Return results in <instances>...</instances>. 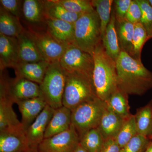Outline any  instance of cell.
<instances>
[{
  "instance_id": "9c48e42d",
  "label": "cell",
  "mask_w": 152,
  "mask_h": 152,
  "mask_svg": "<svg viewBox=\"0 0 152 152\" xmlns=\"http://www.w3.org/2000/svg\"><path fill=\"white\" fill-rule=\"evenodd\" d=\"M80 138L72 125L67 130L44 139L38 146V152H74Z\"/></svg>"
},
{
  "instance_id": "836d02e7",
  "label": "cell",
  "mask_w": 152,
  "mask_h": 152,
  "mask_svg": "<svg viewBox=\"0 0 152 152\" xmlns=\"http://www.w3.org/2000/svg\"><path fill=\"white\" fill-rule=\"evenodd\" d=\"M150 141L148 138L137 134L121 149L120 152H144Z\"/></svg>"
},
{
  "instance_id": "4fadbf2b",
  "label": "cell",
  "mask_w": 152,
  "mask_h": 152,
  "mask_svg": "<svg viewBox=\"0 0 152 152\" xmlns=\"http://www.w3.org/2000/svg\"><path fill=\"white\" fill-rule=\"evenodd\" d=\"M46 31L60 43L65 46L74 45L75 23L61 20L47 19Z\"/></svg>"
},
{
  "instance_id": "ba28073f",
  "label": "cell",
  "mask_w": 152,
  "mask_h": 152,
  "mask_svg": "<svg viewBox=\"0 0 152 152\" xmlns=\"http://www.w3.org/2000/svg\"><path fill=\"white\" fill-rule=\"evenodd\" d=\"M1 70L0 90L4 92L14 103L41 97L39 85L26 79L16 77L10 79Z\"/></svg>"
},
{
  "instance_id": "d6a6232c",
  "label": "cell",
  "mask_w": 152,
  "mask_h": 152,
  "mask_svg": "<svg viewBox=\"0 0 152 152\" xmlns=\"http://www.w3.org/2000/svg\"><path fill=\"white\" fill-rule=\"evenodd\" d=\"M142 10L140 23L146 31L149 39L152 38V8L148 0H137Z\"/></svg>"
},
{
  "instance_id": "e575fe53",
  "label": "cell",
  "mask_w": 152,
  "mask_h": 152,
  "mask_svg": "<svg viewBox=\"0 0 152 152\" xmlns=\"http://www.w3.org/2000/svg\"><path fill=\"white\" fill-rule=\"evenodd\" d=\"M23 1L20 0H1V7L7 12L20 19L22 15Z\"/></svg>"
},
{
  "instance_id": "f1b7e54d",
  "label": "cell",
  "mask_w": 152,
  "mask_h": 152,
  "mask_svg": "<svg viewBox=\"0 0 152 152\" xmlns=\"http://www.w3.org/2000/svg\"><path fill=\"white\" fill-rule=\"evenodd\" d=\"M92 4L100 20L101 36L102 40L111 17L113 0H93Z\"/></svg>"
},
{
  "instance_id": "7a4b0ae2",
  "label": "cell",
  "mask_w": 152,
  "mask_h": 152,
  "mask_svg": "<svg viewBox=\"0 0 152 152\" xmlns=\"http://www.w3.org/2000/svg\"><path fill=\"white\" fill-rule=\"evenodd\" d=\"M92 81L97 97L105 102L118 88L116 64L106 53L101 41L93 54Z\"/></svg>"
},
{
  "instance_id": "5b68a950",
  "label": "cell",
  "mask_w": 152,
  "mask_h": 152,
  "mask_svg": "<svg viewBox=\"0 0 152 152\" xmlns=\"http://www.w3.org/2000/svg\"><path fill=\"white\" fill-rule=\"evenodd\" d=\"M66 78L59 62L50 63L43 80L39 84L41 97L54 110L62 107Z\"/></svg>"
},
{
  "instance_id": "8992f818",
  "label": "cell",
  "mask_w": 152,
  "mask_h": 152,
  "mask_svg": "<svg viewBox=\"0 0 152 152\" xmlns=\"http://www.w3.org/2000/svg\"><path fill=\"white\" fill-rule=\"evenodd\" d=\"M106 107L105 102L96 97L72 111V125L80 138L88 131L97 128Z\"/></svg>"
},
{
  "instance_id": "e0dca14e",
  "label": "cell",
  "mask_w": 152,
  "mask_h": 152,
  "mask_svg": "<svg viewBox=\"0 0 152 152\" xmlns=\"http://www.w3.org/2000/svg\"><path fill=\"white\" fill-rule=\"evenodd\" d=\"M16 104L21 115V122L26 131L47 105L45 101L41 97L19 101Z\"/></svg>"
},
{
  "instance_id": "5bb4252c",
  "label": "cell",
  "mask_w": 152,
  "mask_h": 152,
  "mask_svg": "<svg viewBox=\"0 0 152 152\" xmlns=\"http://www.w3.org/2000/svg\"><path fill=\"white\" fill-rule=\"evenodd\" d=\"M17 38L18 45L19 63L45 61L28 30L25 29Z\"/></svg>"
},
{
  "instance_id": "83f0119b",
  "label": "cell",
  "mask_w": 152,
  "mask_h": 152,
  "mask_svg": "<svg viewBox=\"0 0 152 152\" xmlns=\"http://www.w3.org/2000/svg\"><path fill=\"white\" fill-rule=\"evenodd\" d=\"M105 140L97 128L92 129L80 138V144L88 152H100Z\"/></svg>"
},
{
  "instance_id": "9a60e30c",
  "label": "cell",
  "mask_w": 152,
  "mask_h": 152,
  "mask_svg": "<svg viewBox=\"0 0 152 152\" xmlns=\"http://www.w3.org/2000/svg\"><path fill=\"white\" fill-rule=\"evenodd\" d=\"M19 62L18 45L17 38L0 34V67L14 68Z\"/></svg>"
},
{
  "instance_id": "603a6c76",
  "label": "cell",
  "mask_w": 152,
  "mask_h": 152,
  "mask_svg": "<svg viewBox=\"0 0 152 152\" xmlns=\"http://www.w3.org/2000/svg\"><path fill=\"white\" fill-rule=\"evenodd\" d=\"M128 96L127 93L118 87L105 102L107 108L121 118H127L132 115Z\"/></svg>"
},
{
  "instance_id": "74e56055",
  "label": "cell",
  "mask_w": 152,
  "mask_h": 152,
  "mask_svg": "<svg viewBox=\"0 0 152 152\" xmlns=\"http://www.w3.org/2000/svg\"><path fill=\"white\" fill-rule=\"evenodd\" d=\"M121 148L114 139L105 140L100 152H120Z\"/></svg>"
},
{
  "instance_id": "f546056e",
  "label": "cell",
  "mask_w": 152,
  "mask_h": 152,
  "mask_svg": "<svg viewBox=\"0 0 152 152\" xmlns=\"http://www.w3.org/2000/svg\"><path fill=\"white\" fill-rule=\"evenodd\" d=\"M138 134L134 115H132L125 119L121 128L115 138L121 149L131 140Z\"/></svg>"
},
{
  "instance_id": "7bdbcfd3",
  "label": "cell",
  "mask_w": 152,
  "mask_h": 152,
  "mask_svg": "<svg viewBox=\"0 0 152 152\" xmlns=\"http://www.w3.org/2000/svg\"><path fill=\"white\" fill-rule=\"evenodd\" d=\"M149 139L151 140L152 141V136H151V137L149 138Z\"/></svg>"
},
{
  "instance_id": "d590c367",
  "label": "cell",
  "mask_w": 152,
  "mask_h": 152,
  "mask_svg": "<svg viewBox=\"0 0 152 152\" xmlns=\"http://www.w3.org/2000/svg\"><path fill=\"white\" fill-rule=\"evenodd\" d=\"M142 10L137 0H132L125 20L135 24L140 22L142 17Z\"/></svg>"
},
{
  "instance_id": "52a82bcc",
  "label": "cell",
  "mask_w": 152,
  "mask_h": 152,
  "mask_svg": "<svg viewBox=\"0 0 152 152\" xmlns=\"http://www.w3.org/2000/svg\"><path fill=\"white\" fill-rule=\"evenodd\" d=\"M59 63L66 73H77L92 79L94 68L92 55L75 45L67 47Z\"/></svg>"
},
{
  "instance_id": "277c9868",
  "label": "cell",
  "mask_w": 152,
  "mask_h": 152,
  "mask_svg": "<svg viewBox=\"0 0 152 152\" xmlns=\"http://www.w3.org/2000/svg\"><path fill=\"white\" fill-rule=\"evenodd\" d=\"M101 41L100 20L96 11L83 14L75 23L74 45L93 55Z\"/></svg>"
},
{
  "instance_id": "cb8c5ba5",
  "label": "cell",
  "mask_w": 152,
  "mask_h": 152,
  "mask_svg": "<svg viewBox=\"0 0 152 152\" xmlns=\"http://www.w3.org/2000/svg\"><path fill=\"white\" fill-rule=\"evenodd\" d=\"M22 15L26 21L32 25L45 23L43 1L24 0L22 6Z\"/></svg>"
},
{
  "instance_id": "4dcf8cb0",
  "label": "cell",
  "mask_w": 152,
  "mask_h": 152,
  "mask_svg": "<svg viewBox=\"0 0 152 152\" xmlns=\"http://www.w3.org/2000/svg\"><path fill=\"white\" fill-rule=\"evenodd\" d=\"M149 39L146 31L140 23L134 24V30L132 39V47L130 56L137 60H141L143 47Z\"/></svg>"
},
{
  "instance_id": "4316f807",
  "label": "cell",
  "mask_w": 152,
  "mask_h": 152,
  "mask_svg": "<svg viewBox=\"0 0 152 152\" xmlns=\"http://www.w3.org/2000/svg\"><path fill=\"white\" fill-rule=\"evenodd\" d=\"M116 30L121 50L130 54L132 47V39L134 25L126 20L116 22Z\"/></svg>"
},
{
  "instance_id": "6da1fadb",
  "label": "cell",
  "mask_w": 152,
  "mask_h": 152,
  "mask_svg": "<svg viewBox=\"0 0 152 152\" xmlns=\"http://www.w3.org/2000/svg\"><path fill=\"white\" fill-rule=\"evenodd\" d=\"M118 86L128 95L142 96L152 88V72L141 60L121 51L116 61Z\"/></svg>"
},
{
  "instance_id": "ac0fdd59",
  "label": "cell",
  "mask_w": 152,
  "mask_h": 152,
  "mask_svg": "<svg viewBox=\"0 0 152 152\" xmlns=\"http://www.w3.org/2000/svg\"><path fill=\"white\" fill-rule=\"evenodd\" d=\"M50 64L45 61L38 62L19 63L14 68L16 77L40 84Z\"/></svg>"
},
{
  "instance_id": "d4e9b609",
  "label": "cell",
  "mask_w": 152,
  "mask_h": 152,
  "mask_svg": "<svg viewBox=\"0 0 152 152\" xmlns=\"http://www.w3.org/2000/svg\"><path fill=\"white\" fill-rule=\"evenodd\" d=\"M24 30L19 19L0 7V34L17 38Z\"/></svg>"
},
{
  "instance_id": "8fae6325",
  "label": "cell",
  "mask_w": 152,
  "mask_h": 152,
  "mask_svg": "<svg viewBox=\"0 0 152 152\" xmlns=\"http://www.w3.org/2000/svg\"><path fill=\"white\" fill-rule=\"evenodd\" d=\"M55 110L47 105L34 122L26 130L30 149L37 151L38 146L45 139L47 127Z\"/></svg>"
},
{
  "instance_id": "484cf974",
  "label": "cell",
  "mask_w": 152,
  "mask_h": 152,
  "mask_svg": "<svg viewBox=\"0 0 152 152\" xmlns=\"http://www.w3.org/2000/svg\"><path fill=\"white\" fill-rule=\"evenodd\" d=\"M134 115L138 134L149 139L152 136V100L138 109Z\"/></svg>"
},
{
  "instance_id": "7c38bea8",
  "label": "cell",
  "mask_w": 152,
  "mask_h": 152,
  "mask_svg": "<svg viewBox=\"0 0 152 152\" xmlns=\"http://www.w3.org/2000/svg\"><path fill=\"white\" fill-rule=\"evenodd\" d=\"M29 150L23 128L0 132V152H24Z\"/></svg>"
},
{
  "instance_id": "8d00e7d4",
  "label": "cell",
  "mask_w": 152,
  "mask_h": 152,
  "mask_svg": "<svg viewBox=\"0 0 152 152\" xmlns=\"http://www.w3.org/2000/svg\"><path fill=\"white\" fill-rule=\"evenodd\" d=\"M132 2V0H115L114 1L117 22H121L125 20L126 15Z\"/></svg>"
},
{
  "instance_id": "3957f363",
  "label": "cell",
  "mask_w": 152,
  "mask_h": 152,
  "mask_svg": "<svg viewBox=\"0 0 152 152\" xmlns=\"http://www.w3.org/2000/svg\"><path fill=\"white\" fill-rule=\"evenodd\" d=\"M66 78L63 105L72 111L78 106L96 98L92 79L77 73H66Z\"/></svg>"
},
{
  "instance_id": "ffe728a7",
  "label": "cell",
  "mask_w": 152,
  "mask_h": 152,
  "mask_svg": "<svg viewBox=\"0 0 152 152\" xmlns=\"http://www.w3.org/2000/svg\"><path fill=\"white\" fill-rule=\"evenodd\" d=\"M125 119L121 118L106 107L97 129L105 140L115 139Z\"/></svg>"
},
{
  "instance_id": "1f68e13d",
  "label": "cell",
  "mask_w": 152,
  "mask_h": 152,
  "mask_svg": "<svg viewBox=\"0 0 152 152\" xmlns=\"http://www.w3.org/2000/svg\"><path fill=\"white\" fill-rule=\"evenodd\" d=\"M68 11L75 13L84 14L95 10L91 1L87 0H57Z\"/></svg>"
},
{
  "instance_id": "2e32d148",
  "label": "cell",
  "mask_w": 152,
  "mask_h": 152,
  "mask_svg": "<svg viewBox=\"0 0 152 152\" xmlns=\"http://www.w3.org/2000/svg\"><path fill=\"white\" fill-rule=\"evenodd\" d=\"M13 104L5 93L0 91V132L24 128L14 111Z\"/></svg>"
},
{
  "instance_id": "d6986e66",
  "label": "cell",
  "mask_w": 152,
  "mask_h": 152,
  "mask_svg": "<svg viewBox=\"0 0 152 152\" xmlns=\"http://www.w3.org/2000/svg\"><path fill=\"white\" fill-rule=\"evenodd\" d=\"M72 111L64 106L56 109L46 130L45 139L69 129L72 125Z\"/></svg>"
},
{
  "instance_id": "60d3db41",
  "label": "cell",
  "mask_w": 152,
  "mask_h": 152,
  "mask_svg": "<svg viewBox=\"0 0 152 152\" xmlns=\"http://www.w3.org/2000/svg\"><path fill=\"white\" fill-rule=\"evenodd\" d=\"M24 152H38L37 151V150L30 149V150H28V151H25Z\"/></svg>"
},
{
  "instance_id": "7402d4cb",
  "label": "cell",
  "mask_w": 152,
  "mask_h": 152,
  "mask_svg": "<svg viewBox=\"0 0 152 152\" xmlns=\"http://www.w3.org/2000/svg\"><path fill=\"white\" fill-rule=\"evenodd\" d=\"M116 20L114 11L112 12L110 20L102 40L106 53L115 61L121 51L116 30Z\"/></svg>"
},
{
  "instance_id": "f35d334b",
  "label": "cell",
  "mask_w": 152,
  "mask_h": 152,
  "mask_svg": "<svg viewBox=\"0 0 152 152\" xmlns=\"http://www.w3.org/2000/svg\"><path fill=\"white\" fill-rule=\"evenodd\" d=\"M74 152H88L79 143L78 145L75 150Z\"/></svg>"
},
{
  "instance_id": "ab89813d",
  "label": "cell",
  "mask_w": 152,
  "mask_h": 152,
  "mask_svg": "<svg viewBox=\"0 0 152 152\" xmlns=\"http://www.w3.org/2000/svg\"><path fill=\"white\" fill-rule=\"evenodd\" d=\"M144 152H152V141L151 140L150 142L148 147Z\"/></svg>"
},
{
  "instance_id": "b9f144b4",
  "label": "cell",
  "mask_w": 152,
  "mask_h": 152,
  "mask_svg": "<svg viewBox=\"0 0 152 152\" xmlns=\"http://www.w3.org/2000/svg\"><path fill=\"white\" fill-rule=\"evenodd\" d=\"M148 1L150 5H151V7L152 8V0H148Z\"/></svg>"
},
{
  "instance_id": "30bf717a",
  "label": "cell",
  "mask_w": 152,
  "mask_h": 152,
  "mask_svg": "<svg viewBox=\"0 0 152 152\" xmlns=\"http://www.w3.org/2000/svg\"><path fill=\"white\" fill-rule=\"evenodd\" d=\"M28 31L46 61L50 63L59 62L67 47L56 40L47 31L29 29Z\"/></svg>"
},
{
  "instance_id": "44dd1931",
  "label": "cell",
  "mask_w": 152,
  "mask_h": 152,
  "mask_svg": "<svg viewBox=\"0 0 152 152\" xmlns=\"http://www.w3.org/2000/svg\"><path fill=\"white\" fill-rule=\"evenodd\" d=\"M45 15L47 19L61 20L75 23L83 14L68 11L57 0L43 1Z\"/></svg>"
}]
</instances>
